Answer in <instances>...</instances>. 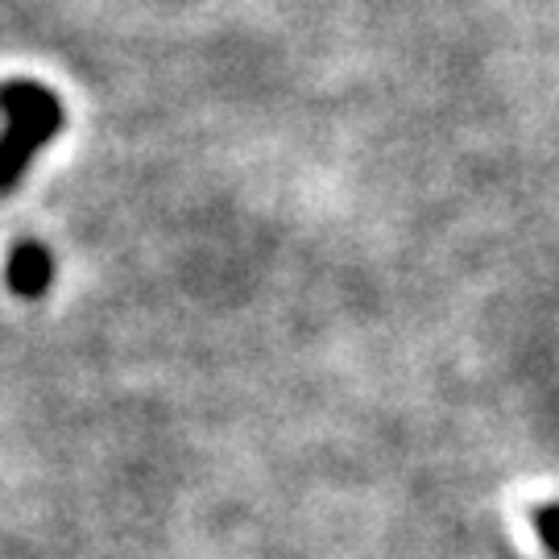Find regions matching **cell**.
Instances as JSON below:
<instances>
[{"mask_svg": "<svg viewBox=\"0 0 559 559\" xmlns=\"http://www.w3.org/2000/svg\"><path fill=\"white\" fill-rule=\"evenodd\" d=\"M535 531H539V539L559 556V501H547V506L535 510Z\"/></svg>", "mask_w": 559, "mask_h": 559, "instance_id": "3957f363", "label": "cell"}, {"mask_svg": "<svg viewBox=\"0 0 559 559\" xmlns=\"http://www.w3.org/2000/svg\"><path fill=\"white\" fill-rule=\"evenodd\" d=\"M50 278H55V261H50V253H46L41 245L25 240V245L13 249V261H9V286H13L17 295L38 299V295H46Z\"/></svg>", "mask_w": 559, "mask_h": 559, "instance_id": "7a4b0ae2", "label": "cell"}, {"mask_svg": "<svg viewBox=\"0 0 559 559\" xmlns=\"http://www.w3.org/2000/svg\"><path fill=\"white\" fill-rule=\"evenodd\" d=\"M0 195H9L34 154L62 129V100L41 83L13 80L0 87Z\"/></svg>", "mask_w": 559, "mask_h": 559, "instance_id": "6da1fadb", "label": "cell"}]
</instances>
